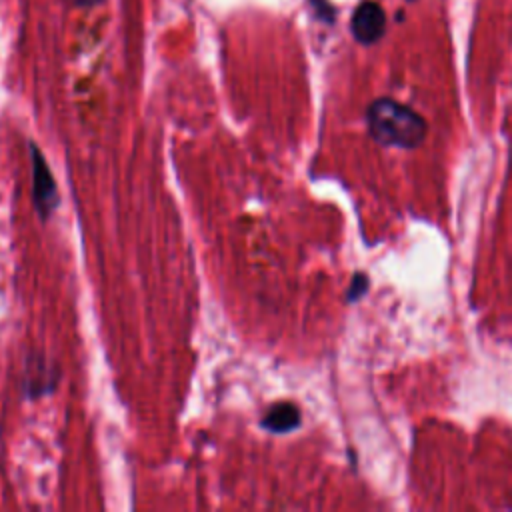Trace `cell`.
I'll list each match as a JSON object with an SVG mask.
<instances>
[{"instance_id": "5b68a950", "label": "cell", "mask_w": 512, "mask_h": 512, "mask_svg": "<svg viewBox=\"0 0 512 512\" xmlns=\"http://www.w3.org/2000/svg\"><path fill=\"white\" fill-rule=\"evenodd\" d=\"M28 370L34 372V376L26 378V394L28 396H42L50 390H54L56 386V376H54V368H48L42 358L38 360L36 366L28 364Z\"/></svg>"}, {"instance_id": "3957f363", "label": "cell", "mask_w": 512, "mask_h": 512, "mask_svg": "<svg viewBox=\"0 0 512 512\" xmlns=\"http://www.w3.org/2000/svg\"><path fill=\"white\" fill-rule=\"evenodd\" d=\"M352 34L362 44H372L384 34V12L376 2H362L352 16Z\"/></svg>"}, {"instance_id": "8992f818", "label": "cell", "mask_w": 512, "mask_h": 512, "mask_svg": "<svg viewBox=\"0 0 512 512\" xmlns=\"http://www.w3.org/2000/svg\"><path fill=\"white\" fill-rule=\"evenodd\" d=\"M366 288H368V278L364 274H356L348 290V300H358L366 292Z\"/></svg>"}, {"instance_id": "7a4b0ae2", "label": "cell", "mask_w": 512, "mask_h": 512, "mask_svg": "<svg viewBox=\"0 0 512 512\" xmlns=\"http://www.w3.org/2000/svg\"><path fill=\"white\" fill-rule=\"evenodd\" d=\"M30 154H32V198L34 206L38 210V216L42 220H48L54 210L58 208V186L52 178L50 166L42 154V150L30 142Z\"/></svg>"}, {"instance_id": "277c9868", "label": "cell", "mask_w": 512, "mask_h": 512, "mask_svg": "<svg viewBox=\"0 0 512 512\" xmlns=\"http://www.w3.org/2000/svg\"><path fill=\"white\" fill-rule=\"evenodd\" d=\"M300 410L292 402H276L272 404L262 418V428L274 434H284L300 426Z\"/></svg>"}, {"instance_id": "6da1fadb", "label": "cell", "mask_w": 512, "mask_h": 512, "mask_svg": "<svg viewBox=\"0 0 512 512\" xmlns=\"http://www.w3.org/2000/svg\"><path fill=\"white\" fill-rule=\"evenodd\" d=\"M366 122L370 136L384 146L416 148L426 136L424 118L392 98L374 100L366 110Z\"/></svg>"}]
</instances>
